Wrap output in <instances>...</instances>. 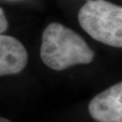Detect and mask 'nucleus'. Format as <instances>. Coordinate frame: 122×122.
<instances>
[{"instance_id": "nucleus-1", "label": "nucleus", "mask_w": 122, "mask_h": 122, "mask_svg": "<svg viewBox=\"0 0 122 122\" xmlns=\"http://www.w3.org/2000/svg\"><path fill=\"white\" fill-rule=\"evenodd\" d=\"M40 56L50 69L63 71L91 63L95 53L76 32L60 23H51L42 35Z\"/></svg>"}, {"instance_id": "nucleus-2", "label": "nucleus", "mask_w": 122, "mask_h": 122, "mask_svg": "<svg viewBox=\"0 0 122 122\" xmlns=\"http://www.w3.org/2000/svg\"><path fill=\"white\" fill-rule=\"evenodd\" d=\"M78 21L94 40L122 48V6L106 0H87L79 10Z\"/></svg>"}, {"instance_id": "nucleus-3", "label": "nucleus", "mask_w": 122, "mask_h": 122, "mask_svg": "<svg viewBox=\"0 0 122 122\" xmlns=\"http://www.w3.org/2000/svg\"><path fill=\"white\" fill-rule=\"evenodd\" d=\"M88 109L97 122H122V81L92 98Z\"/></svg>"}, {"instance_id": "nucleus-4", "label": "nucleus", "mask_w": 122, "mask_h": 122, "mask_svg": "<svg viewBox=\"0 0 122 122\" xmlns=\"http://www.w3.org/2000/svg\"><path fill=\"white\" fill-rule=\"evenodd\" d=\"M28 54L23 44L13 36L0 35V75L21 72L27 64Z\"/></svg>"}, {"instance_id": "nucleus-5", "label": "nucleus", "mask_w": 122, "mask_h": 122, "mask_svg": "<svg viewBox=\"0 0 122 122\" xmlns=\"http://www.w3.org/2000/svg\"><path fill=\"white\" fill-rule=\"evenodd\" d=\"M8 28V22L5 17V15L3 8H0V33L1 35H4V33Z\"/></svg>"}, {"instance_id": "nucleus-6", "label": "nucleus", "mask_w": 122, "mask_h": 122, "mask_svg": "<svg viewBox=\"0 0 122 122\" xmlns=\"http://www.w3.org/2000/svg\"><path fill=\"white\" fill-rule=\"evenodd\" d=\"M0 122H12V121H10V120H8L7 118H0Z\"/></svg>"}, {"instance_id": "nucleus-7", "label": "nucleus", "mask_w": 122, "mask_h": 122, "mask_svg": "<svg viewBox=\"0 0 122 122\" xmlns=\"http://www.w3.org/2000/svg\"><path fill=\"white\" fill-rule=\"evenodd\" d=\"M6 1H19V0H6Z\"/></svg>"}]
</instances>
